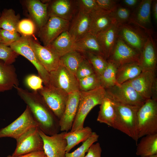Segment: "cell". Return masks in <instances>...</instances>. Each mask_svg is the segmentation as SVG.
Returning a JSON list of instances; mask_svg holds the SVG:
<instances>
[{"instance_id":"f546056e","label":"cell","mask_w":157,"mask_h":157,"mask_svg":"<svg viewBox=\"0 0 157 157\" xmlns=\"http://www.w3.org/2000/svg\"><path fill=\"white\" fill-rule=\"evenodd\" d=\"M137 144L136 154L141 157L157 154V133L142 137Z\"/></svg>"},{"instance_id":"ab89813d","label":"cell","mask_w":157,"mask_h":157,"mask_svg":"<svg viewBox=\"0 0 157 157\" xmlns=\"http://www.w3.org/2000/svg\"><path fill=\"white\" fill-rule=\"evenodd\" d=\"M94 73L92 65L84 56L76 71L75 75L77 78L78 80Z\"/></svg>"},{"instance_id":"f35d334b","label":"cell","mask_w":157,"mask_h":157,"mask_svg":"<svg viewBox=\"0 0 157 157\" xmlns=\"http://www.w3.org/2000/svg\"><path fill=\"white\" fill-rule=\"evenodd\" d=\"M19 55L10 47L0 43V60L6 64L12 65Z\"/></svg>"},{"instance_id":"9a60e30c","label":"cell","mask_w":157,"mask_h":157,"mask_svg":"<svg viewBox=\"0 0 157 157\" xmlns=\"http://www.w3.org/2000/svg\"><path fill=\"white\" fill-rule=\"evenodd\" d=\"M31 43L38 61L48 72L49 73L58 67L60 57L49 46L42 45L32 36Z\"/></svg>"},{"instance_id":"8fae6325","label":"cell","mask_w":157,"mask_h":157,"mask_svg":"<svg viewBox=\"0 0 157 157\" xmlns=\"http://www.w3.org/2000/svg\"><path fill=\"white\" fill-rule=\"evenodd\" d=\"M39 130L38 127L33 128L17 139L16 147L12 155L17 156L44 151L43 141Z\"/></svg>"},{"instance_id":"f6af8a7d","label":"cell","mask_w":157,"mask_h":157,"mask_svg":"<svg viewBox=\"0 0 157 157\" xmlns=\"http://www.w3.org/2000/svg\"><path fill=\"white\" fill-rule=\"evenodd\" d=\"M98 7L108 11L113 12L118 6L116 1L113 0H95Z\"/></svg>"},{"instance_id":"e575fe53","label":"cell","mask_w":157,"mask_h":157,"mask_svg":"<svg viewBox=\"0 0 157 157\" xmlns=\"http://www.w3.org/2000/svg\"><path fill=\"white\" fill-rule=\"evenodd\" d=\"M92 67L95 72L100 76L106 68L108 61L104 58L89 52L82 53Z\"/></svg>"},{"instance_id":"4dcf8cb0","label":"cell","mask_w":157,"mask_h":157,"mask_svg":"<svg viewBox=\"0 0 157 157\" xmlns=\"http://www.w3.org/2000/svg\"><path fill=\"white\" fill-rule=\"evenodd\" d=\"M92 132V129L89 126L73 131L65 132L64 138L67 143L66 153H69L76 145L86 140Z\"/></svg>"},{"instance_id":"db71d44e","label":"cell","mask_w":157,"mask_h":157,"mask_svg":"<svg viewBox=\"0 0 157 157\" xmlns=\"http://www.w3.org/2000/svg\"><path fill=\"white\" fill-rule=\"evenodd\" d=\"M45 157H47L46 156Z\"/></svg>"},{"instance_id":"d4e9b609","label":"cell","mask_w":157,"mask_h":157,"mask_svg":"<svg viewBox=\"0 0 157 157\" xmlns=\"http://www.w3.org/2000/svg\"><path fill=\"white\" fill-rule=\"evenodd\" d=\"M19 81L14 66L0 60V92L18 86Z\"/></svg>"},{"instance_id":"e0dca14e","label":"cell","mask_w":157,"mask_h":157,"mask_svg":"<svg viewBox=\"0 0 157 157\" xmlns=\"http://www.w3.org/2000/svg\"><path fill=\"white\" fill-rule=\"evenodd\" d=\"M48 3L49 17H56L70 22L78 10L76 0H50Z\"/></svg>"},{"instance_id":"f907efd6","label":"cell","mask_w":157,"mask_h":157,"mask_svg":"<svg viewBox=\"0 0 157 157\" xmlns=\"http://www.w3.org/2000/svg\"><path fill=\"white\" fill-rule=\"evenodd\" d=\"M144 157H157V154L151 155L149 156H146Z\"/></svg>"},{"instance_id":"d6986e66","label":"cell","mask_w":157,"mask_h":157,"mask_svg":"<svg viewBox=\"0 0 157 157\" xmlns=\"http://www.w3.org/2000/svg\"><path fill=\"white\" fill-rule=\"evenodd\" d=\"M80 99V91L68 94L63 114L59 120L60 131L67 132L71 130L76 116Z\"/></svg>"},{"instance_id":"8d00e7d4","label":"cell","mask_w":157,"mask_h":157,"mask_svg":"<svg viewBox=\"0 0 157 157\" xmlns=\"http://www.w3.org/2000/svg\"><path fill=\"white\" fill-rule=\"evenodd\" d=\"M99 135L96 132H92L91 135L82 145L75 151L71 153H66L65 157H85L90 146L95 142L97 141Z\"/></svg>"},{"instance_id":"5bb4252c","label":"cell","mask_w":157,"mask_h":157,"mask_svg":"<svg viewBox=\"0 0 157 157\" xmlns=\"http://www.w3.org/2000/svg\"><path fill=\"white\" fill-rule=\"evenodd\" d=\"M140 55V52L117 38L114 47L107 60L118 67L126 64L138 62Z\"/></svg>"},{"instance_id":"2e32d148","label":"cell","mask_w":157,"mask_h":157,"mask_svg":"<svg viewBox=\"0 0 157 157\" xmlns=\"http://www.w3.org/2000/svg\"><path fill=\"white\" fill-rule=\"evenodd\" d=\"M65 131L51 135H47L40 129L39 133L43 143V149L47 157H65L67 143Z\"/></svg>"},{"instance_id":"7dc6e473","label":"cell","mask_w":157,"mask_h":157,"mask_svg":"<svg viewBox=\"0 0 157 157\" xmlns=\"http://www.w3.org/2000/svg\"><path fill=\"white\" fill-rule=\"evenodd\" d=\"M46 156V155L44 151H40L31 152L17 156L9 155L7 157H45Z\"/></svg>"},{"instance_id":"ac0fdd59","label":"cell","mask_w":157,"mask_h":157,"mask_svg":"<svg viewBox=\"0 0 157 157\" xmlns=\"http://www.w3.org/2000/svg\"><path fill=\"white\" fill-rule=\"evenodd\" d=\"M48 1L26 0L24 1L30 19L34 23L38 31L45 24L49 17L48 13Z\"/></svg>"},{"instance_id":"f1b7e54d","label":"cell","mask_w":157,"mask_h":157,"mask_svg":"<svg viewBox=\"0 0 157 157\" xmlns=\"http://www.w3.org/2000/svg\"><path fill=\"white\" fill-rule=\"evenodd\" d=\"M75 42L68 31L60 35L49 46L60 57L67 53L75 50Z\"/></svg>"},{"instance_id":"6da1fadb","label":"cell","mask_w":157,"mask_h":157,"mask_svg":"<svg viewBox=\"0 0 157 157\" xmlns=\"http://www.w3.org/2000/svg\"><path fill=\"white\" fill-rule=\"evenodd\" d=\"M15 88L18 94L29 108L39 129L49 135L59 133L60 131L59 120L38 91L31 92L18 86Z\"/></svg>"},{"instance_id":"ee69618b","label":"cell","mask_w":157,"mask_h":157,"mask_svg":"<svg viewBox=\"0 0 157 157\" xmlns=\"http://www.w3.org/2000/svg\"><path fill=\"white\" fill-rule=\"evenodd\" d=\"M78 10L90 14L100 8L95 0H76Z\"/></svg>"},{"instance_id":"816d5d0a","label":"cell","mask_w":157,"mask_h":157,"mask_svg":"<svg viewBox=\"0 0 157 157\" xmlns=\"http://www.w3.org/2000/svg\"><path fill=\"white\" fill-rule=\"evenodd\" d=\"M2 41V39L0 37V43H1Z\"/></svg>"},{"instance_id":"8992f818","label":"cell","mask_w":157,"mask_h":157,"mask_svg":"<svg viewBox=\"0 0 157 157\" xmlns=\"http://www.w3.org/2000/svg\"><path fill=\"white\" fill-rule=\"evenodd\" d=\"M31 36L22 35L17 41L10 47L19 55H21L30 61L37 69L39 76L42 79L45 86L50 84V74L38 61L31 43Z\"/></svg>"},{"instance_id":"ba28073f","label":"cell","mask_w":157,"mask_h":157,"mask_svg":"<svg viewBox=\"0 0 157 157\" xmlns=\"http://www.w3.org/2000/svg\"><path fill=\"white\" fill-rule=\"evenodd\" d=\"M38 124L27 106L22 114L6 127L0 129V138H10L16 140Z\"/></svg>"},{"instance_id":"d6a6232c","label":"cell","mask_w":157,"mask_h":157,"mask_svg":"<svg viewBox=\"0 0 157 157\" xmlns=\"http://www.w3.org/2000/svg\"><path fill=\"white\" fill-rule=\"evenodd\" d=\"M84 58L82 53L73 50L60 57V63L75 75L77 69Z\"/></svg>"},{"instance_id":"74e56055","label":"cell","mask_w":157,"mask_h":157,"mask_svg":"<svg viewBox=\"0 0 157 157\" xmlns=\"http://www.w3.org/2000/svg\"><path fill=\"white\" fill-rule=\"evenodd\" d=\"M35 26L33 21L30 19H25L20 20L17 25V32L21 35L31 36L36 30Z\"/></svg>"},{"instance_id":"836d02e7","label":"cell","mask_w":157,"mask_h":157,"mask_svg":"<svg viewBox=\"0 0 157 157\" xmlns=\"http://www.w3.org/2000/svg\"><path fill=\"white\" fill-rule=\"evenodd\" d=\"M106 68L100 76L101 86L105 89L116 85H119L116 80L117 66L108 61Z\"/></svg>"},{"instance_id":"4fadbf2b","label":"cell","mask_w":157,"mask_h":157,"mask_svg":"<svg viewBox=\"0 0 157 157\" xmlns=\"http://www.w3.org/2000/svg\"><path fill=\"white\" fill-rule=\"evenodd\" d=\"M70 22L56 17H49L38 31V36L43 46H48L63 32L68 31Z\"/></svg>"},{"instance_id":"60d3db41","label":"cell","mask_w":157,"mask_h":157,"mask_svg":"<svg viewBox=\"0 0 157 157\" xmlns=\"http://www.w3.org/2000/svg\"><path fill=\"white\" fill-rule=\"evenodd\" d=\"M21 36L18 32L0 29V37L2 39L1 43L6 46L10 47L11 44L18 40Z\"/></svg>"},{"instance_id":"1f68e13d","label":"cell","mask_w":157,"mask_h":157,"mask_svg":"<svg viewBox=\"0 0 157 157\" xmlns=\"http://www.w3.org/2000/svg\"><path fill=\"white\" fill-rule=\"evenodd\" d=\"M20 18V15L16 14L12 9H4L0 16V29L17 32V27Z\"/></svg>"},{"instance_id":"484cf974","label":"cell","mask_w":157,"mask_h":157,"mask_svg":"<svg viewBox=\"0 0 157 157\" xmlns=\"http://www.w3.org/2000/svg\"><path fill=\"white\" fill-rule=\"evenodd\" d=\"M74 48L82 53L89 52L105 58L96 36L90 32L75 42Z\"/></svg>"},{"instance_id":"3957f363","label":"cell","mask_w":157,"mask_h":157,"mask_svg":"<svg viewBox=\"0 0 157 157\" xmlns=\"http://www.w3.org/2000/svg\"><path fill=\"white\" fill-rule=\"evenodd\" d=\"M106 94L105 90L102 86L88 91H80L78 110L70 131L84 127L87 115L94 107L101 104Z\"/></svg>"},{"instance_id":"7a4b0ae2","label":"cell","mask_w":157,"mask_h":157,"mask_svg":"<svg viewBox=\"0 0 157 157\" xmlns=\"http://www.w3.org/2000/svg\"><path fill=\"white\" fill-rule=\"evenodd\" d=\"M113 101L116 114L113 128L127 135L137 143L139 139L137 112L140 106Z\"/></svg>"},{"instance_id":"ffe728a7","label":"cell","mask_w":157,"mask_h":157,"mask_svg":"<svg viewBox=\"0 0 157 157\" xmlns=\"http://www.w3.org/2000/svg\"><path fill=\"white\" fill-rule=\"evenodd\" d=\"M155 43L151 35H150L140 52L138 62L142 72H156L157 55Z\"/></svg>"},{"instance_id":"681fc988","label":"cell","mask_w":157,"mask_h":157,"mask_svg":"<svg viewBox=\"0 0 157 157\" xmlns=\"http://www.w3.org/2000/svg\"><path fill=\"white\" fill-rule=\"evenodd\" d=\"M152 6L154 19L156 22L157 21V1H153Z\"/></svg>"},{"instance_id":"cb8c5ba5","label":"cell","mask_w":157,"mask_h":157,"mask_svg":"<svg viewBox=\"0 0 157 157\" xmlns=\"http://www.w3.org/2000/svg\"><path fill=\"white\" fill-rule=\"evenodd\" d=\"M117 23L116 22L96 35L106 60L116 44L117 38Z\"/></svg>"},{"instance_id":"7402d4cb","label":"cell","mask_w":157,"mask_h":157,"mask_svg":"<svg viewBox=\"0 0 157 157\" xmlns=\"http://www.w3.org/2000/svg\"><path fill=\"white\" fill-rule=\"evenodd\" d=\"M90 14L91 22L89 32L96 35L116 22L112 12L100 8Z\"/></svg>"},{"instance_id":"b9f144b4","label":"cell","mask_w":157,"mask_h":157,"mask_svg":"<svg viewBox=\"0 0 157 157\" xmlns=\"http://www.w3.org/2000/svg\"><path fill=\"white\" fill-rule=\"evenodd\" d=\"M112 12L113 17L118 23L129 22L131 14L128 8L118 6Z\"/></svg>"},{"instance_id":"bcb514c9","label":"cell","mask_w":157,"mask_h":157,"mask_svg":"<svg viewBox=\"0 0 157 157\" xmlns=\"http://www.w3.org/2000/svg\"><path fill=\"white\" fill-rule=\"evenodd\" d=\"M102 151L99 143H94L89 147L85 157H101Z\"/></svg>"},{"instance_id":"52a82bcc","label":"cell","mask_w":157,"mask_h":157,"mask_svg":"<svg viewBox=\"0 0 157 157\" xmlns=\"http://www.w3.org/2000/svg\"><path fill=\"white\" fill-rule=\"evenodd\" d=\"M105 90L106 96L115 102L140 106L146 100L127 82Z\"/></svg>"},{"instance_id":"7c38bea8","label":"cell","mask_w":157,"mask_h":157,"mask_svg":"<svg viewBox=\"0 0 157 157\" xmlns=\"http://www.w3.org/2000/svg\"><path fill=\"white\" fill-rule=\"evenodd\" d=\"M38 92L59 120L64 111L68 94L51 85L43 86Z\"/></svg>"},{"instance_id":"9c48e42d","label":"cell","mask_w":157,"mask_h":157,"mask_svg":"<svg viewBox=\"0 0 157 157\" xmlns=\"http://www.w3.org/2000/svg\"><path fill=\"white\" fill-rule=\"evenodd\" d=\"M49 74V85L68 94L80 91L78 81L76 75L60 63Z\"/></svg>"},{"instance_id":"44dd1931","label":"cell","mask_w":157,"mask_h":157,"mask_svg":"<svg viewBox=\"0 0 157 157\" xmlns=\"http://www.w3.org/2000/svg\"><path fill=\"white\" fill-rule=\"evenodd\" d=\"M72 20L68 31L75 42L89 32L91 16L90 14L78 10Z\"/></svg>"},{"instance_id":"30bf717a","label":"cell","mask_w":157,"mask_h":157,"mask_svg":"<svg viewBox=\"0 0 157 157\" xmlns=\"http://www.w3.org/2000/svg\"><path fill=\"white\" fill-rule=\"evenodd\" d=\"M145 100H157V78L156 72H142L137 76L127 81Z\"/></svg>"},{"instance_id":"5b68a950","label":"cell","mask_w":157,"mask_h":157,"mask_svg":"<svg viewBox=\"0 0 157 157\" xmlns=\"http://www.w3.org/2000/svg\"><path fill=\"white\" fill-rule=\"evenodd\" d=\"M150 35V32L132 22L117 23V38L140 52Z\"/></svg>"},{"instance_id":"f5cc1de1","label":"cell","mask_w":157,"mask_h":157,"mask_svg":"<svg viewBox=\"0 0 157 157\" xmlns=\"http://www.w3.org/2000/svg\"><path fill=\"white\" fill-rule=\"evenodd\" d=\"M1 13H0V16L1 15Z\"/></svg>"},{"instance_id":"277c9868","label":"cell","mask_w":157,"mask_h":157,"mask_svg":"<svg viewBox=\"0 0 157 157\" xmlns=\"http://www.w3.org/2000/svg\"><path fill=\"white\" fill-rule=\"evenodd\" d=\"M138 137L157 133V100H147L137 112Z\"/></svg>"},{"instance_id":"83f0119b","label":"cell","mask_w":157,"mask_h":157,"mask_svg":"<svg viewBox=\"0 0 157 157\" xmlns=\"http://www.w3.org/2000/svg\"><path fill=\"white\" fill-rule=\"evenodd\" d=\"M142 72L138 62L125 64L117 68L116 76L117 81L121 85L135 78Z\"/></svg>"},{"instance_id":"c3c4849f","label":"cell","mask_w":157,"mask_h":157,"mask_svg":"<svg viewBox=\"0 0 157 157\" xmlns=\"http://www.w3.org/2000/svg\"><path fill=\"white\" fill-rule=\"evenodd\" d=\"M124 3L129 7H133L138 4L139 1L138 0H124L123 1Z\"/></svg>"},{"instance_id":"7bdbcfd3","label":"cell","mask_w":157,"mask_h":157,"mask_svg":"<svg viewBox=\"0 0 157 157\" xmlns=\"http://www.w3.org/2000/svg\"><path fill=\"white\" fill-rule=\"evenodd\" d=\"M25 82L27 86L33 91H38L43 87V81L41 77L35 74H31L27 76L25 79Z\"/></svg>"},{"instance_id":"603a6c76","label":"cell","mask_w":157,"mask_h":157,"mask_svg":"<svg viewBox=\"0 0 157 157\" xmlns=\"http://www.w3.org/2000/svg\"><path fill=\"white\" fill-rule=\"evenodd\" d=\"M152 1V0H143L140 1L131 13L129 21L149 32L147 27L151 23V9Z\"/></svg>"},{"instance_id":"4316f807","label":"cell","mask_w":157,"mask_h":157,"mask_svg":"<svg viewBox=\"0 0 157 157\" xmlns=\"http://www.w3.org/2000/svg\"><path fill=\"white\" fill-rule=\"evenodd\" d=\"M97 121L113 127L116 119V112L113 101L106 96L100 105Z\"/></svg>"},{"instance_id":"d590c367","label":"cell","mask_w":157,"mask_h":157,"mask_svg":"<svg viewBox=\"0 0 157 157\" xmlns=\"http://www.w3.org/2000/svg\"><path fill=\"white\" fill-rule=\"evenodd\" d=\"M78 81L80 91H88L101 86L100 76L95 73Z\"/></svg>"}]
</instances>
